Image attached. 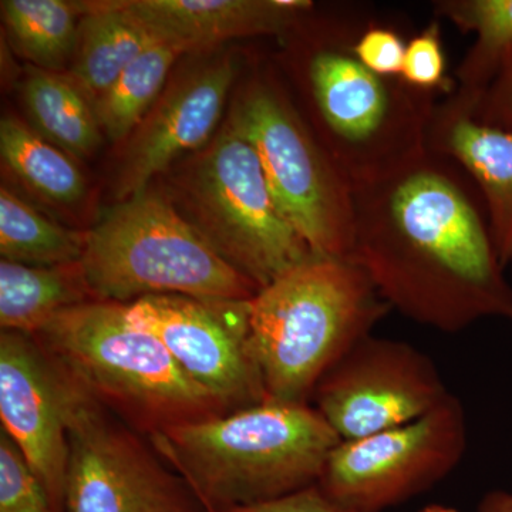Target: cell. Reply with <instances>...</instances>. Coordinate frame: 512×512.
Segmentation results:
<instances>
[{
  "mask_svg": "<svg viewBox=\"0 0 512 512\" xmlns=\"http://www.w3.org/2000/svg\"><path fill=\"white\" fill-rule=\"evenodd\" d=\"M437 18L460 32L474 33L476 42L456 69V93L474 109L512 60V0H439Z\"/></svg>",
  "mask_w": 512,
  "mask_h": 512,
  "instance_id": "19",
  "label": "cell"
},
{
  "mask_svg": "<svg viewBox=\"0 0 512 512\" xmlns=\"http://www.w3.org/2000/svg\"><path fill=\"white\" fill-rule=\"evenodd\" d=\"M473 111L474 116L485 124L500 128L512 127V60L498 74Z\"/></svg>",
  "mask_w": 512,
  "mask_h": 512,
  "instance_id": "29",
  "label": "cell"
},
{
  "mask_svg": "<svg viewBox=\"0 0 512 512\" xmlns=\"http://www.w3.org/2000/svg\"><path fill=\"white\" fill-rule=\"evenodd\" d=\"M52 367L69 437L64 512H207L148 437Z\"/></svg>",
  "mask_w": 512,
  "mask_h": 512,
  "instance_id": "9",
  "label": "cell"
},
{
  "mask_svg": "<svg viewBox=\"0 0 512 512\" xmlns=\"http://www.w3.org/2000/svg\"><path fill=\"white\" fill-rule=\"evenodd\" d=\"M400 79L421 92L448 96L457 84L447 76L439 20H433L407 42Z\"/></svg>",
  "mask_w": 512,
  "mask_h": 512,
  "instance_id": "26",
  "label": "cell"
},
{
  "mask_svg": "<svg viewBox=\"0 0 512 512\" xmlns=\"http://www.w3.org/2000/svg\"><path fill=\"white\" fill-rule=\"evenodd\" d=\"M0 153L9 170L47 200L69 205L83 197V174L72 156L22 121L2 120Z\"/></svg>",
  "mask_w": 512,
  "mask_h": 512,
  "instance_id": "23",
  "label": "cell"
},
{
  "mask_svg": "<svg viewBox=\"0 0 512 512\" xmlns=\"http://www.w3.org/2000/svg\"><path fill=\"white\" fill-rule=\"evenodd\" d=\"M151 28L191 52L241 37L285 36L312 12L309 0H127Z\"/></svg>",
  "mask_w": 512,
  "mask_h": 512,
  "instance_id": "16",
  "label": "cell"
},
{
  "mask_svg": "<svg viewBox=\"0 0 512 512\" xmlns=\"http://www.w3.org/2000/svg\"><path fill=\"white\" fill-rule=\"evenodd\" d=\"M86 237L46 218L3 185L0 190V254L30 266H60L82 261Z\"/></svg>",
  "mask_w": 512,
  "mask_h": 512,
  "instance_id": "24",
  "label": "cell"
},
{
  "mask_svg": "<svg viewBox=\"0 0 512 512\" xmlns=\"http://www.w3.org/2000/svg\"><path fill=\"white\" fill-rule=\"evenodd\" d=\"M82 6L72 70L67 77L94 107L128 64L168 37L141 19L127 0L82 2Z\"/></svg>",
  "mask_w": 512,
  "mask_h": 512,
  "instance_id": "17",
  "label": "cell"
},
{
  "mask_svg": "<svg viewBox=\"0 0 512 512\" xmlns=\"http://www.w3.org/2000/svg\"><path fill=\"white\" fill-rule=\"evenodd\" d=\"M23 101L33 128L72 157L86 158L101 143V127L90 101L72 80L29 66Z\"/></svg>",
  "mask_w": 512,
  "mask_h": 512,
  "instance_id": "20",
  "label": "cell"
},
{
  "mask_svg": "<svg viewBox=\"0 0 512 512\" xmlns=\"http://www.w3.org/2000/svg\"><path fill=\"white\" fill-rule=\"evenodd\" d=\"M249 302L150 295L128 303L127 311L192 382L234 413L268 402L249 348Z\"/></svg>",
  "mask_w": 512,
  "mask_h": 512,
  "instance_id": "11",
  "label": "cell"
},
{
  "mask_svg": "<svg viewBox=\"0 0 512 512\" xmlns=\"http://www.w3.org/2000/svg\"><path fill=\"white\" fill-rule=\"evenodd\" d=\"M0 420L35 471L57 512H64L69 437L59 383L32 336L0 335Z\"/></svg>",
  "mask_w": 512,
  "mask_h": 512,
  "instance_id": "13",
  "label": "cell"
},
{
  "mask_svg": "<svg viewBox=\"0 0 512 512\" xmlns=\"http://www.w3.org/2000/svg\"><path fill=\"white\" fill-rule=\"evenodd\" d=\"M191 222L259 289L313 255L276 204L254 148L225 126L185 175Z\"/></svg>",
  "mask_w": 512,
  "mask_h": 512,
  "instance_id": "8",
  "label": "cell"
},
{
  "mask_svg": "<svg viewBox=\"0 0 512 512\" xmlns=\"http://www.w3.org/2000/svg\"><path fill=\"white\" fill-rule=\"evenodd\" d=\"M96 301L82 265L30 266L0 261L2 332L33 336L57 313Z\"/></svg>",
  "mask_w": 512,
  "mask_h": 512,
  "instance_id": "18",
  "label": "cell"
},
{
  "mask_svg": "<svg viewBox=\"0 0 512 512\" xmlns=\"http://www.w3.org/2000/svg\"><path fill=\"white\" fill-rule=\"evenodd\" d=\"M427 150L454 161L480 192L495 251L512 264V127L485 124L456 92L434 107Z\"/></svg>",
  "mask_w": 512,
  "mask_h": 512,
  "instance_id": "15",
  "label": "cell"
},
{
  "mask_svg": "<svg viewBox=\"0 0 512 512\" xmlns=\"http://www.w3.org/2000/svg\"><path fill=\"white\" fill-rule=\"evenodd\" d=\"M420 512H458L456 508L448 507L443 504H430L424 507Z\"/></svg>",
  "mask_w": 512,
  "mask_h": 512,
  "instance_id": "31",
  "label": "cell"
},
{
  "mask_svg": "<svg viewBox=\"0 0 512 512\" xmlns=\"http://www.w3.org/2000/svg\"><path fill=\"white\" fill-rule=\"evenodd\" d=\"M80 265L96 301L123 305L150 295L249 301L259 291L150 188L100 215Z\"/></svg>",
  "mask_w": 512,
  "mask_h": 512,
  "instance_id": "6",
  "label": "cell"
},
{
  "mask_svg": "<svg viewBox=\"0 0 512 512\" xmlns=\"http://www.w3.org/2000/svg\"><path fill=\"white\" fill-rule=\"evenodd\" d=\"M0 512H57L16 444L0 431Z\"/></svg>",
  "mask_w": 512,
  "mask_h": 512,
  "instance_id": "25",
  "label": "cell"
},
{
  "mask_svg": "<svg viewBox=\"0 0 512 512\" xmlns=\"http://www.w3.org/2000/svg\"><path fill=\"white\" fill-rule=\"evenodd\" d=\"M448 394L429 356L402 340L370 335L320 379L312 400L348 441L420 419Z\"/></svg>",
  "mask_w": 512,
  "mask_h": 512,
  "instance_id": "12",
  "label": "cell"
},
{
  "mask_svg": "<svg viewBox=\"0 0 512 512\" xmlns=\"http://www.w3.org/2000/svg\"><path fill=\"white\" fill-rule=\"evenodd\" d=\"M229 512H362L329 497L318 484L266 503L249 505Z\"/></svg>",
  "mask_w": 512,
  "mask_h": 512,
  "instance_id": "28",
  "label": "cell"
},
{
  "mask_svg": "<svg viewBox=\"0 0 512 512\" xmlns=\"http://www.w3.org/2000/svg\"><path fill=\"white\" fill-rule=\"evenodd\" d=\"M467 417L454 394L420 419L362 439L340 441L319 487L346 507L380 512L446 478L467 450Z\"/></svg>",
  "mask_w": 512,
  "mask_h": 512,
  "instance_id": "10",
  "label": "cell"
},
{
  "mask_svg": "<svg viewBox=\"0 0 512 512\" xmlns=\"http://www.w3.org/2000/svg\"><path fill=\"white\" fill-rule=\"evenodd\" d=\"M227 126L254 148L279 210L313 254L346 258L355 227L352 185L285 93L271 79L252 80Z\"/></svg>",
  "mask_w": 512,
  "mask_h": 512,
  "instance_id": "7",
  "label": "cell"
},
{
  "mask_svg": "<svg viewBox=\"0 0 512 512\" xmlns=\"http://www.w3.org/2000/svg\"><path fill=\"white\" fill-rule=\"evenodd\" d=\"M207 512L266 503L319 483L340 437L308 403L265 402L150 439Z\"/></svg>",
  "mask_w": 512,
  "mask_h": 512,
  "instance_id": "2",
  "label": "cell"
},
{
  "mask_svg": "<svg viewBox=\"0 0 512 512\" xmlns=\"http://www.w3.org/2000/svg\"><path fill=\"white\" fill-rule=\"evenodd\" d=\"M32 339L56 369L148 439L229 414L185 375L160 340L131 323L123 303L90 301L64 309Z\"/></svg>",
  "mask_w": 512,
  "mask_h": 512,
  "instance_id": "5",
  "label": "cell"
},
{
  "mask_svg": "<svg viewBox=\"0 0 512 512\" xmlns=\"http://www.w3.org/2000/svg\"><path fill=\"white\" fill-rule=\"evenodd\" d=\"M406 45L397 30L369 20L356 39L355 53L377 76L396 79L402 74Z\"/></svg>",
  "mask_w": 512,
  "mask_h": 512,
  "instance_id": "27",
  "label": "cell"
},
{
  "mask_svg": "<svg viewBox=\"0 0 512 512\" xmlns=\"http://www.w3.org/2000/svg\"><path fill=\"white\" fill-rule=\"evenodd\" d=\"M367 22L336 20L299 57L312 133L352 188L426 154L437 104V94L413 89L400 77L377 76L360 62L355 42Z\"/></svg>",
  "mask_w": 512,
  "mask_h": 512,
  "instance_id": "3",
  "label": "cell"
},
{
  "mask_svg": "<svg viewBox=\"0 0 512 512\" xmlns=\"http://www.w3.org/2000/svg\"><path fill=\"white\" fill-rule=\"evenodd\" d=\"M511 269H512V264H511Z\"/></svg>",
  "mask_w": 512,
  "mask_h": 512,
  "instance_id": "32",
  "label": "cell"
},
{
  "mask_svg": "<svg viewBox=\"0 0 512 512\" xmlns=\"http://www.w3.org/2000/svg\"><path fill=\"white\" fill-rule=\"evenodd\" d=\"M0 9L13 46L36 67L57 72L73 59L82 2L3 0Z\"/></svg>",
  "mask_w": 512,
  "mask_h": 512,
  "instance_id": "22",
  "label": "cell"
},
{
  "mask_svg": "<svg viewBox=\"0 0 512 512\" xmlns=\"http://www.w3.org/2000/svg\"><path fill=\"white\" fill-rule=\"evenodd\" d=\"M478 512H512V493L495 490L485 494Z\"/></svg>",
  "mask_w": 512,
  "mask_h": 512,
  "instance_id": "30",
  "label": "cell"
},
{
  "mask_svg": "<svg viewBox=\"0 0 512 512\" xmlns=\"http://www.w3.org/2000/svg\"><path fill=\"white\" fill-rule=\"evenodd\" d=\"M352 190L355 227L346 259L390 308L446 333L485 319L512 322V286L484 202L454 161L427 150Z\"/></svg>",
  "mask_w": 512,
  "mask_h": 512,
  "instance_id": "1",
  "label": "cell"
},
{
  "mask_svg": "<svg viewBox=\"0 0 512 512\" xmlns=\"http://www.w3.org/2000/svg\"><path fill=\"white\" fill-rule=\"evenodd\" d=\"M184 43L163 39L144 50L94 104L101 130L113 141L130 137L156 106L178 57L190 53Z\"/></svg>",
  "mask_w": 512,
  "mask_h": 512,
  "instance_id": "21",
  "label": "cell"
},
{
  "mask_svg": "<svg viewBox=\"0 0 512 512\" xmlns=\"http://www.w3.org/2000/svg\"><path fill=\"white\" fill-rule=\"evenodd\" d=\"M234 79L235 63L224 57L171 84L128 143L117 183L120 201L147 190L177 158L207 143Z\"/></svg>",
  "mask_w": 512,
  "mask_h": 512,
  "instance_id": "14",
  "label": "cell"
},
{
  "mask_svg": "<svg viewBox=\"0 0 512 512\" xmlns=\"http://www.w3.org/2000/svg\"><path fill=\"white\" fill-rule=\"evenodd\" d=\"M392 311L346 258L309 256L249 302V348L266 399L308 403L323 376Z\"/></svg>",
  "mask_w": 512,
  "mask_h": 512,
  "instance_id": "4",
  "label": "cell"
}]
</instances>
